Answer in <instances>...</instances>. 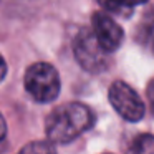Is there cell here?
<instances>
[{
	"instance_id": "cell-1",
	"label": "cell",
	"mask_w": 154,
	"mask_h": 154,
	"mask_svg": "<svg viewBox=\"0 0 154 154\" xmlns=\"http://www.w3.org/2000/svg\"><path fill=\"white\" fill-rule=\"evenodd\" d=\"M94 116L83 103H65L55 108L45 121L48 141L55 144H66L93 126Z\"/></svg>"
},
{
	"instance_id": "cell-2",
	"label": "cell",
	"mask_w": 154,
	"mask_h": 154,
	"mask_svg": "<svg viewBox=\"0 0 154 154\" xmlns=\"http://www.w3.org/2000/svg\"><path fill=\"white\" fill-rule=\"evenodd\" d=\"M27 93L37 103H51L58 98L61 90L60 75L53 65L38 61L27 68L23 78Z\"/></svg>"
},
{
	"instance_id": "cell-3",
	"label": "cell",
	"mask_w": 154,
	"mask_h": 154,
	"mask_svg": "<svg viewBox=\"0 0 154 154\" xmlns=\"http://www.w3.org/2000/svg\"><path fill=\"white\" fill-rule=\"evenodd\" d=\"M73 53L80 66L88 73H101L109 65V58H108L109 53L100 45L93 30L88 28H83L75 37Z\"/></svg>"
},
{
	"instance_id": "cell-4",
	"label": "cell",
	"mask_w": 154,
	"mask_h": 154,
	"mask_svg": "<svg viewBox=\"0 0 154 154\" xmlns=\"http://www.w3.org/2000/svg\"><path fill=\"white\" fill-rule=\"evenodd\" d=\"M111 106L121 118L129 123H137L144 116V103L141 96L124 81H114L108 91Z\"/></svg>"
},
{
	"instance_id": "cell-5",
	"label": "cell",
	"mask_w": 154,
	"mask_h": 154,
	"mask_svg": "<svg viewBox=\"0 0 154 154\" xmlns=\"http://www.w3.org/2000/svg\"><path fill=\"white\" fill-rule=\"evenodd\" d=\"M91 25H93L91 30H93L96 40L108 53H113L121 47L124 32L111 15H108L106 12H96V14H93Z\"/></svg>"
},
{
	"instance_id": "cell-6",
	"label": "cell",
	"mask_w": 154,
	"mask_h": 154,
	"mask_svg": "<svg viewBox=\"0 0 154 154\" xmlns=\"http://www.w3.org/2000/svg\"><path fill=\"white\" fill-rule=\"evenodd\" d=\"M101 5L111 14L118 15H129L134 7L146 4L147 0H100Z\"/></svg>"
},
{
	"instance_id": "cell-7",
	"label": "cell",
	"mask_w": 154,
	"mask_h": 154,
	"mask_svg": "<svg viewBox=\"0 0 154 154\" xmlns=\"http://www.w3.org/2000/svg\"><path fill=\"white\" fill-rule=\"evenodd\" d=\"M137 33H139V42L154 53V10H151L143 18Z\"/></svg>"
},
{
	"instance_id": "cell-8",
	"label": "cell",
	"mask_w": 154,
	"mask_h": 154,
	"mask_svg": "<svg viewBox=\"0 0 154 154\" xmlns=\"http://www.w3.org/2000/svg\"><path fill=\"white\" fill-rule=\"evenodd\" d=\"M128 154H154V136L152 134H139L131 143Z\"/></svg>"
},
{
	"instance_id": "cell-9",
	"label": "cell",
	"mask_w": 154,
	"mask_h": 154,
	"mask_svg": "<svg viewBox=\"0 0 154 154\" xmlns=\"http://www.w3.org/2000/svg\"><path fill=\"white\" fill-rule=\"evenodd\" d=\"M18 154H57L51 141H32L23 146Z\"/></svg>"
},
{
	"instance_id": "cell-10",
	"label": "cell",
	"mask_w": 154,
	"mask_h": 154,
	"mask_svg": "<svg viewBox=\"0 0 154 154\" xmlns=\"http://www.w3.org/2000/svg\"><path fill=\"white\" fill-rule=\"evenodd\" d=\"M5 139H7V123H5L4 116L0 113V146L5 143Z\"/></svg>"
},
{
	"instance_id": "cell-11",
	"label": "cell",
	"mask_w": 154,
	"mask_h": 154,
	"mask_svg": "<svg viewBox=\"0 0 154 154\" xmlns=\"http://www.w3.org/2000/svg\"><path fill=\"white\" fill-rule=\"evenodd\" d=\"M147 100H149L151 109H152V114H154V78L151 80L149 86H147Z\"/></svg>"
},
{
	"instance_id": "cell-12",
	"label": "cell",
	"mask_w": 154,
	"mask_h": 154,
	"mask_svg": "<svg viewBox=\"0 0 154 154\" xmlns=\"http://www.w3.org/2000/svg\"><path fill=\"white\" fill-rule=\"evenodd\" d=\"M5 76H7V61L0 55V83L5 80Z\"/></svg>"
}]
</instances>
